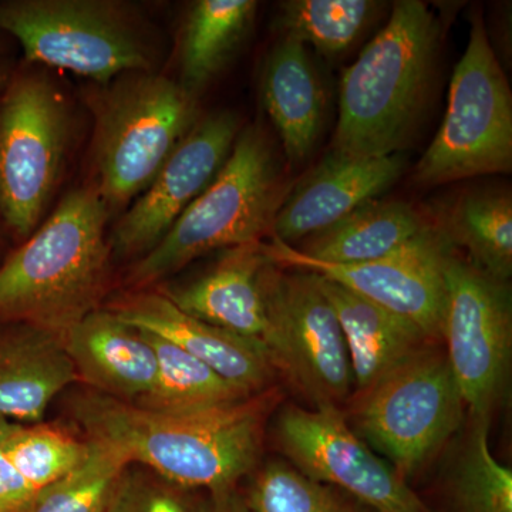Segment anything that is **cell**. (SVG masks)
Wrapping results in <instances>:
<instances>
[{
  "label": "cell",
  "mask_w": 512,
  "mask_h": 512,
  "mask_svg": "<svg viewBox=\"0 0 512 512\" xmlns=\"http://www.w3.org/2000/svg\"><path fill=\"white\" fill-rule=\"evenodd\" d=\"M279 400L271 386L225 406L167 413L87 389L72 397L69 412L86 439L109 447L128 466L138 464L183 490L217 495L235 490L255 470Z\"/></svg>",
  "instance_id": "6da1fadb"
},
{
  "label": "cell",
  "mask_w": 512,
  "mask_h": 512,
  "mask_svg": "<svg viewBox=\"0 0 512 512\" xmlns=\"http://www.w3.org/2000/svg\"><path fill=\"white\" fill-rule=\"evenodd\" d=\"M110 220L93 185L67 192L55 211L0 262V322L63 336L103 308L111 275Z\"/></svg>",
  "instance_id": "7a4b0ae2"
},
{
  "label": "cell",
  "mask_w": 512,
  "mask_h": 512,
  "mask_svg": "<svg viewBox=\"0 0 512 512\" xmlns=\"http://www.w3.org/2000/svg\"><path fill=\"white\" fill-rule=\"evenodd\" d=\"M440 33L426 3H394L386 25L343 70L333 151L387 157L409 144L429 104Z\"/></svg>",
  "instance_id": "3957f363"
},
{
  "label": "cell",
  "mask_w": 512,
  "mask_h": 512,
  "mask_svg": "<svg viewBox=\"0 0 512 512\" xmlns=\"http://www.w3.org/2000/svg\"><path fill=\"white\" fill-rule=\"evenodd\" d=\"M285 174L268 133L239 131L224 167L148 254L128 269L130 291L154 288L214 251L261 244L285 200Z\"/></svg>",
  "instance_id": "277c9868"
},
{
  "label": "cell",
  "mask_w": 512,
  "mask_h": 512,
  "mask_svg": "<svg viewBox=\"0 0 512 512\" xmlns=\"http://www.w3.org/2000/svg\"><path fill=\"white\" fill-rule=\"evenodd\" d=\"M93 187L123 214L198 120V99L164 74L133 72L90 94Z\"/></svg>",
  "instance_id": "5b68a950"
},
{
  "label": "cell",
  "mask_w": 512,
  "mask_h": 512,
  "mask_svg": "<svg viewBox=\"0 0 512 512\" xmlns=\"http://www.w3.org/2000/svg\"><path fill=\"white\" fill-rule=\"evenodd\" d=\"M0 30L28 64H45L106 86L123 74L154 72L156 52L140 19L111 0H6Z\"/></svg>",
  "instance_id": "8992f818"
},
{
  "label": "cell",
  "mask_w": 512,
  "mask_h": 512,
  "mask_svg": "<svg viewBox=\"0 0 512 512\" xmlns=\"http://www.w3.org/2000/svg\"><path fill=\"white\" fill-rule=\"evenodd\" d=\"M512 168V96L480 13L454 69L446 116L414 168L420 187L456 183Z\"/></svg>",
  "instance_id": "52a82bcc"
},
{
  "label": "cell",
  "mask_w": 512,
  "mask_h": 512,
  "mask_svg": "<svg viewBox=\"0 0 512 512\" xmlns=\"http://www.w3.org/2000/svg\"><path fill=\"white\" fill-rule=\"evenodd\" d=\"M69 138V107L56 84L30 64L10 73L0 93V222L16 241L42 224Z\"/></svg>",
  "instance_id": "ba28073f"
},
{
  "label": "cell",
  "mask_w": 512,
  "mask_h": 512,
  "mask_svg": "<svg viewBox=\"0 0 512 512\" xmlns=\"http://www.w3.org/2000/svg\"><path fill=\"white\" fill-rule=\"evenodd\" d=\"M466 409L446 350L429 343L360 392L352 414L357 433L406 478L454 436Z\"/></svg>",
  "instance_id": "9c48e42d"
},
{
  "label": "cell",
  "mask_w": 512,
  "mask_h": 512,
  "mask_svg": "<svg viewBox=\"0 0 512 512\" xmlns=\"http://www.w3.org/2000/svg\"><path fill=\"white\" fill-rule=\"evenodd\" d=\"M259 282L268 322L264 349L272 366L312 407L342 409L355 380L338 316L318 278L268 261Z\"/></svg>",
  "instance_id": "30bf717a"
},
{
  "label": "cell",
  "mask_w": 512,
  "mask_h": 512,
  "mask_svg": "<svg viewBox=\"0 0 512 512\" xmlns=\"http://www.w3.org/2000/svg\"><path fill=\"white\" fill-rule=\"evenodd\" d=\"M440 338L458 389L474 420H490L511 362L510 286L448 251L443 259Z\"/></svg>",
  "instance_id": "8fae6325"
},
{
  "label": "cell",
  "mask_w": 512,
  "mask_h": 512,
  "mask_svg": "<svg viewBox=\"0 0 512 512\" xmlns=\"http://www.w3.org/2000/svg\"><path fill=\"white\" fill-rule=\"evenodd\" d=\"M276 440L303 476L338 488L375 512H430L406 480L370 450L338 407L288 406Z\"/></svg>",
  "instance_id": "7c38bea8"
},
{
  "label": "cell",
  "mask_w": 512,
  "mask_h": 512,
  "mask_svg": "<svg viewBox=\"0 0 512 512\" xmlns=\"http://www.w3.org/2000/svg\"><path fill=\"white\" fill-rule=\"evenodd\" d=\"M239 131L232 111H215L198 120L146 190L120 215L109 238L113 255L137 261L156 247L220 173Z\"/></svg>",
  "instance_id": "4fadbf2b"
},
{
  "label": "cell",
  "mask_w": 512,
  "mask_h": 512,
  "mask_svg": "<svg viewBox=\"0 0 512 512\" xmlns=\"http://www.w3.org/2000/svg\"><path fill=\"white\" fill-rule=\"evenodd\" d=\"M450 242L440 231L402 254L366 264H329L303 255L278 239L262 242L268 261L281 268L329 279L366 301L409 320L430 339L440 338L446 305L443 259Z\"/></svg>",
  "instance_id": "5bb4252c"
},
{
  "label": "cell",
  "mask_w": 512,
  "mask_h": 512,
  "mask_svg": "<svg viewBox=\"0 0 512 512\" xmlns=\"http://www.w3.org/2000/svg\"><path fill=\"white\" fill-rule=\"evenodd\" d=\"M402 154L363 158L330 150L298 184L289 188L276 212L272 238L295 247L303 239L377 200L403 175Z\"/></svg>",
  "instance_id": "9a60e30c"
},
{
  "label": "cell",
  "mask_w": 512,
  "mask_h": 512,
  "mask_svg": "<svg viewBox=\"0 0 512 512\" xmlns=\"http://www.w3.org/2000/svg\"><path fill=\"white\" fill-rule=\"evenodd\" d=\"M104 308L201 360L242 392L256 394L272 386L276 370L264 346L188 315L156 288L128 291Z\"/></svg>",
  "instance_id": "2e32d148"
},
{
  "label": "cell",
  "mask_w": 512,
  "mask_h": 512,
  "mask_svg": "<svg viewBox=\"0 0 512 512\" xmlns=\"http://www.w3.org/2000/svg\"><path fill=\"white\" fill-rule=\"evenodd\" d=\"M266 262L262 242L225 249L197 278L154 288L188 315L264 346L268 322L259 276Z\"/></svg>",
  "instance_id": "e0dca14e"
},
{
  "label": "cell",
  "mask_w": 512,
  "mask_h": 512,
  "mask_svg": "<svg viewBox=\"0 0 512 512\" xmlns=\"http://www.w3.org/2000/svg\"><path fill=\"white\" fill-rule=\"evenodd\" d=\"M63 342L77 379L90 390L134 403L153 387L157 373L153 346L144 332L107 308L80 320Z\"/></svg>",
  "instance_id": "ac0fdd59"
},
{
  "label": "cell",
  "mask_w": 512,
  "mask_h": 512,
  "mask_svg": "<svg viewBox=\"0 0 512 512\" xmlns=\"http://www.w3.org/2000/svg\"><path fill=\"white\" fill-rule=\"evenodd\" d=\"M79 382L62 336L23 322H0V417L40 423L53 400Z\"/></svg>",
  "instance_id": "d6986e66"
},
{
  "label": "cell",
  "mask_w": 512,
  "mask_h": 512,
  "mask_svg": "<svg viewBox=\"0 0 512 512\" xmlns=\"http://www.w3.org/2000/svg\"><path fill=\"white\" fill-rule=\"evenodd\" d=\"M439 234L409 202L377 198L293 248L329 264H366L402 254Z\"/></svg>",
  "instance_id": "ffe728a7"
},
{
  "label": "cell",
  "mask_w": 512,
  "mask_h": 512,
  "mask_svg": "<svg viewBox=\"0 0 512 512\" xmlns=\"http://www.w3.org/2000/svg\"><path fill=\"white\" fill-rule=\"evenodd\" d=\"M262 99L288 163L296 167L308 160L322 130L325 96L306 46L282 37L272 47L262 76Z\"/></svg>",
  "instance_id": "44dd1931"
},
{
  "label": "cell",
  "mask_w": 512,
  "mask_h": 512,
  "mask_svg": "<svg viewBox=\"0 0 512 512\" xmlns=\"http://www.w3.org/2000/svg\"><path fill=\"white\" fill-rule=\"evenodd\" d=\"M316 278L338 316L359 393L433 340L409 320L329 279Z\"/></svg>",
  "instance_id": "7402d4cb"
},
{
  "label": "cell",
  "mask_w": 512,
  "mask_h": 512,
  "mask_svg": "<svg viewBox=\"0 0 512 512\" xmlns=\"http://www.w3.org/2000/svg\"><path fill=\"white\" fill-rule=\"evenodd\" d=\"M255 0H200L192 3L180 40V80L200 96L227 66L254 23Z\"/></svg>",
  "instance_id": "603a6c76"
},
{
  "label": "cell",
  "mask_w": 512,
  "mask_h": 512,
  "mask_svg": "<svg viewBox=\"0 0 512 512\" xmlns=\"http://www.w3.org/2000/svg\"><path fill=\"white\" fill-rule=\"evenodd\" d=\"M444 237L466 248L471 264L507 282L512 272V200L510 192L470 191L454 202Z\"/></svg>",
  "instance_id": "cb8c5ba5"
},
{
  "label": "cell",
  "mask_w": 512,
  "mask_h": 512,
  "mask_svg": "<svg viewBox=\"0 0 512 512\" xmlns=\"http://www.w3.org/2000/svg\"><path fill=\"white\" fill-rule=\"evenodd\" d=\"M144 332V330H141ZM157 360L156 380L140 407L167 413L200 412L252 396L173 343L144 332Z\"/></svg>",
  "instance_id": "d4e9b609"
},
{
  "label": "cell",
  "mask_w": 512,
  "mask_h": 512,
  "mask_svg": "<svg viewBox=\"0 0 512 512\" xmlns=\"http://www.w3.org/2000/svg\"><path fill=\"white\" fill-rule=\"evenodd\" d=\"M377 9L379 3L369 0H291L281 5L279 29L288 39L336 56L355 45Z\"/></svg>",
  "instance_id": "484cf974"
},
{
  "label": "cell",
  "mask_w": 512,
  "mask_h": 512,
  "mask_svg": "<svg viewBox=\"0 0 512 512\" xmlns=\"http://www.w3.org/2000/svg\"><path fill=\"white\" fill-rule=\"evenodd\" d=\"M490 420H474L451 477L456 512H512V471L491 453Z\"/></svg>",
  "instance_id": "4316f807"
},
{
  "label": "cell",
  "mask_w": 512,
  "mask_h": 512,
  "mask_svg": "<svg viewBox=\"0 0 512 512\" xmlns=\"http://www.w3.org/2000/svg\"><path fill=\"white\" fill-rule=\"evenodd\" d=\"M252 512H370L348 494L303 476L291 464L259 468L244 497Z\"/></svg>",
  "instance_id": "83f0119b"
},
{
  "label": "cell",
  "mask_w": 512,
  "mask_h": 512,
  "mask_svg": "<svg viewBox=\"0 0 512 512\" xmlns=\"http://www.w3.org/2000/svg\"><path fill=\"white\" fill-rule=\"evenodd\" d=\"M3 450L37 491L83 464L92 453V441L52 424H19L3 441Z\"/></svg>",
  "instance_id": "f1b7e54d"
},
{
  "label": "cell",
  "mask_w": 512,
  "mask_h": 512,
  "mask_svg": "<svg viewBox=\"0 0 512 512\" xmlns=\"http://www.w3.org/2000/svg\"><path fill=\"white\" fill-rule=\"evenodd\" d=\"M92 444L87 460L60 480L37 491L25 512L106 511L128 464L109 447L96 441Z\"/></svg>",
  "instance_id": "f546056e"
},
{
  "label": "cell",
  "mask_w": 512,
  "mask_h": 512,
  "mask_svg": "<svg viewBox=\"0 0 512 512\" xmlns=\"http://www.w3.org/2000/svg\"><path fill=\"white\" fill-rule=\"evenodd\" d=\"M183 488L147 468H126L104 512H192Z\"/></svg>",
  "instance_id": "4dcf8cb0"
},
{
  "label": "cell",
  "mask_w": 512,
  "mask_h": 512,
  "mask_svg": "<svg viewBox=\"0 0 512 512\" xmlns=\"http://www.w3.org/2000/svg\"><path fill=\"white\" fill-rule=\"evenodd\" d=\"M36 493L0 446V512H25Z\"/></svg>",
  "instance_id": "1f68e13d"
},
{
  "label": "cell",
  "mask_w": 512,
  "mask_h": 512,
  "mask_svg": "<svg viewBox=\"0 0 512 512\" xmlns=\"http://www.w3.org/2000/svg\"><path fill=\"white\" fill-rule=\"evenodd\" d=\"M211 512H252L237 490L212 495Z\"/></svg>",
  "instance_id": "d6a6232c"
},
{
  "label": "cell",
  "mask_w": 512,
  "mask_h": 512,
  "mask_svg": "<svg viewBox=\"0 0 512 512\" xmlns=\"http://www.w3.org/2000/svg\"><path fill=\"white\" fill-rule=\"evenodd\" d=\"M18 423H13V421H9L6 419H3V417H0V444L3 443L10 434L13 433V431L16 430V427H18Z\"/></svg>",
  "instance_id": "836d02e7"
},
{
  "label": "cell",
  "mask_w": 512,
  "mask_h": 512,
  "mask_svg": "<svg viewBox=\"0 0 512 512\" xmlns=\"http://www.w3.org/2000/svg\"><path fill=\"white\" fill-rule=\"evenodd\" d=\"M10 73L12 72H10L8 64L0 60V93H2L3 87L8 82Z\"/></svg>",
  "instance_id": "e575fe53"
},
{
  "label": "cell",
  "mask_w": 512,
  "mask_h": 512,
  "mask_svg": "<svg viewBox=\"0 0 512 512\" xmlns=\"http://www.w3.org/2000/svg\"><path fill=\"white\" fill-rule=\"evenodd\" d=\"M6 237H8V232L5 231L2 222H0V255H2L3 249H5Z\"/></svg>",
  "instance_id": "d590c367"
}]
</instances>
